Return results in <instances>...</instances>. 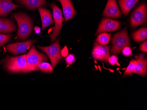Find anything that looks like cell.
<instances>
[{
	"instance_id": "277c9868",
	"label": "cell",
	"mask_w": 147,
	"mask_h": 110,
	"mask_svg": "<svg viewBox=\"0 0 147 110\" xmlns=\"http://www.w3.org/2000/svg\"><path fill=\"white\" fill-rule=\"evenodd\" d=\"M26 58L30 72L38 70L40 63L45 62L48 60L45 55L36 50L34 45L32 46L28 53L26 55Z\"/></svg>"
},
{
	"instance_id": "ba28073f",
	"label": "cell",
	"mask_w": 147,
	"mask_h": 110,
	"mask_svg": "<svg viewBox=\"0 0 147 110\" xmlns=\"http://www.w3.org/2000/svg\"><path fill=\"white\" fill-rule=\"evenodd\" d=\"M111 46H104L95 42L92 52V56L96 60L108 62L110 57L109 51Z\"/></svg>"
},
{
	"instance_id": "d4e9b609",
	"label": "cell",
	"mask_w": 147,
	"mask_h": 110,
	"mask_svg": "<svg viewBox=\"0 0 147 110\" xmlns=\"http://www.w3.org/2000/svg\"><path fill=\"white\" fill-rule=\"evenodd\" d=\"M123 55L126 57L132 55V49L129 46H126L122 50Z\"/></svg>"
},
{
	"instance_id": "9a60e30c",
	"label": "cell",
	"mask_w": 147,
	"mask_h": 110,
	"mask_svg": "<svg viewBox=\"0 0 147 110\" xmlns=\"http://www.w3.org/2000/svg\"><path fill=\"white\" fill-rule=\"evenodd\" d=\"M38 10L42 19L43 29L53 24V16L50 11L43 8H39Z\"/></svg>"
},
{
	"instance_id": "7402d4cb",
	"label": "cell",
	"mask_w": 147,
	"mask_h": 110,
	"mask_svg": "<svg viewBox=\"0 0 147 110\" xmlns=\"http://www.w3.org/2000/svg\"><path fill=\"white\" fill-rule=\"evenodd\" d=\"M38 68L42 73H51L53 71L52 65L49 63L45 62H41L38 65Z\"/></svg>"
},
{
	"instance_id": "603a6c76",
	"label": "cell",
	"mask_w": 147,
	"mask_h": 110,
	"mask_svg": "<svg viewBox=\"0 0 147 110\" xmlns=\"http://www.w3.org/2000/svg\"><path fill=\"white\" fill-rule=\"evenodd\" d=\"M11 38V35H4L0 34V47L2 46L4 44L8 42Z\"/></svg>"
},
{
	"instance_id": "8fae6325",
	"label": "cell",
	"mask_w": 147,
	"mask_h": 110,
	"mask_svg": "<svg viewBox=\"0 0 147 110\" xmlns=\"http://www.w3.org/2000/svg\"><path fill=\"white\" fill-rule=\"evenodd\" d=\"M103 15L106 17L118 19L121 17V12L118 8L115 0H108Z\"/></svg>"
},
{
	"instance_id": "ac0fdd59",
	"label": "cell",
	"mask_w": 147,
	"mask_h": 110,
	"mask_svg": "<svg viewBox=\"0 0 147 110\" xmlns=\"http://www.w3.org/2000/svg\"><path fill=\"white\" fill-rule=\"evenodd\" d=\"M139 0H119V4L124 15H128Z\"/></svg>"
},
{
	"instance_id": "5b68a950",
	"label": "cell",
	"mask_w": 147,
	"mask_h": 110,
	"mask_svg": "<svg viewBox=\"0 0 147 110\" xmlns=\"http://www.w3.org/2000/svg\"><path fill=\"white\" fill-rule=\"evenodd\" d=\"M38 47L45 52L49 57L53 68H55L59 62L62 59L61 51L59 39L49 46L44 47L38 46Z\"/></svg>"
},
{
	"instance_id": "6da1fadb",
	"label": "cell",
	"mask_w": 147,
	"mask_h": 110,
	"mask_svg": "<svg viewBox=\"0 0 147 110\" xmlns=\"http://www.w3.org/2000/svg\"><path fill=\"white\" fill-rule=\"evenodd\" d=\"M18 24L17 39L24 41L31 34L32 31V21L28 15L23 13L12 15Z\"/></svg>"
},
{
	"instance_id": "ffe728a7",
	"label": "cell",
	"mask_w": 147,
	"mask_h": 110,
	"mask_svg": "<svg viewBox=\"0 0 147 110\" xmlns=\"http://www.w3.org/2000/svg\"><path fill=\"white\" fill-rule=\"evenodd\" d=\"M111 36V34L110 33H101L97 37L96 40V42L100 45L105 46L109 42Z\"/></svg>"
},
{
	"instance_id": "7c38bea8",
	"label": "cell",
	"mask_w": 147,
	"mask_h": 110,
	"mask_svg": "<svg viewBox=\"0 0 147 110\" xmlns=\"http://www.w3.org/2000/svg\"><path fill=\"white\" fill-rule=\"evenodd\" d=\"M62 6L65 22L72 19L76 15L75 9L71 0H58Z\"/></svg>"
},
{
	"instance_id": "e0dca14e",
	"label": "cell",
	"mask_w": 147,
	"mask_h": 110,
	"mask_svg": "<svg viewBox=\"0 0 147 110\" xmlns=\"http://www.w3.org/2000/svg\"><path fill=\"white\" fill-rule=\"evenodd\" d=\"M18 3L25 6L29 9L34 10L36 8L45 5V0H16Z\"/></svg>"
},
{
	"instance_id": "cb8c5ba5",
	"label": "cell",
	"mask_w": 147,
	"mask_h": 110,
	"mask_svg": "<svg viewBox=\"0 0 147 110\" xmlns=\"http://www.w3.org/2000/svg\"><path fill=\"white\" fill-rule=\"evenodd\" d=\"M76 61L75 55L73 54H69L65 59V61L68 65H71L75 63Z\"/></svg>"
},
{
	"instance_id": "52a82bcc",
	"label": "cell",
	"mask_w": 147,
	"mask_h": 110,
	"mask_svg": "<svg viewBox=\"0 0 147 110\" xmlns=\"http://www.w3.org/2000/svg\"><path fill=\"white\" fill-rule=\"evenodd\" d=\"M147 11V5L145 3L140 5L135 10L130 19V25L132 27H136L146 23Z\"/></svg>"
},
{
	"instance_id": "30bf717a",
	"label": "cell",
	"mask_w": 147,
	"mask_h": 110,
	"mask_svg": "<svg viewBox=\"0 0 147 110\" xmlns=\"http://www.w3.org/2000/svg\"><path fill=\"white\" fill-rule=\"evenodd\" d=\"M121 24L119 21L110 19H104L99 25L95 36L105 32L117 31L119 29Z\"/></svg>"
},
{
	"instance_id": "7a4b0ae2",
	"label": "cell",
	"mask_w": 147,
	"mask_h": 110,
	"mask_svg": "<svg viewBox=\"0 0 147 110\" xmlns=\"http://www.w3.org/2000/svg\"><path fill=\"white\" fill-rule=\"evenodd\" d=\"M4 67L11 73H29L26 55L16 57H8L4 60Z\"/></svg>"
},
{
	"instance_id": "484cf974",
	"label": "cell",
	"mask_w": 147,
	"mask_h": 110,
	"mask_svg": "<svg viewBox=\"0 0 147 110\" xmlns=\"http://www.w3.org/2000/svg\"><path fill=\"white\" fill-rule=\"evenodd\" d=\"M118 61L117 57L115 55H112L109 58L108 62L111 65H114L116 64V62Z\"/></svg>"
},
{
	"instance_id": "9c48e42d",
	"label": "cell",
	"mask_w": 147,
	"mask_h": 110,
	"mask_svg": "<svg viewBox=\"0 0 147 110\" xmlns=\"http://www.w3.org/2000/svg\"><path fill=\"white\" fill-rule=\"evenodd\" d=\"M36 41L34 40H30L24 42L11 43L7 45L5 49L13 55L22 54L26 52Z\"/></svg>"
},
{
	"instance_id": "4fadbf2b",
	"label": "cell",
	"mask_w": 147,
	"mask_h": 110,
	"mask_svg": "<svg viewBox=\"0 0 147 110\" xmlns=\"http://www.w3.org/2000/svg\"><path fill=\"white\" fill-rule=\"evenodd\" d=\"M144 54H142L138 56L136 59L137 63L134 73L141 76H145L147 74V58L144 57Z\"/></svg>"
},
{
	"instance_id": "3957f363",
	"label": "cell",
	"mask_w": 147,
	"mask_h": 110,
	"mask_svg": "<svg viewBox=\"0 0 147 110\" xmlns=\"http://www.w3.org/2000/svg\"><path fill=\"white\" fill-rule=\"evenodd\" d=\"M111 43L112 47L111 53L115 55H119L125 47L130 46L127 27L114 35L111 40Z\"/></svg>"
},
{
	"instance_id": "4316f807",
	"label": "cell",
	"mask_w": 147,
	"mask_h": 110,
	"mask_svg": "<svg viewBox=\"0 0 147 110\" xmlns=\"http://www.w3.org/2000/svg\"><path fill=\"white\" fill-rule=\"evenodd\" d=\"M140 50L144 52L145 53H147V42L145 41L143 43H142L140 47Z\"/></svg>"
},
{
	"instance_id": "83f0119b",
	"label": "cell",
	"mask_w": 147,
	"mask_h": 110,
	"mask_svg": "<svg viewBox=\"0 0 147 110\" xmlns=\"http://www.w3.org/2000/svg\"><path fill=\"white\" fill-rule=\"evenodd\" d=\"M34 31H35L36 33L39 34L40 33V31H41V29L40 28L38 27H36L34 28Z\"/></svg>"
},
{
	"instance_id": "44dd1931",
	"label": "cell",
	"mask_w": 147,
	"mask_h": 110,
	"mask_svg": "<svg viewBox=\"0 0 147 110\" xmlns=\"http://www.w3.org/2000/svg\"><path fill=\"white\" fill-rule=\"evenodd\" d=\"M136 60L132 59L129 62V65L125 71L124 76H129L132 75L134 73V70L137 65Z\"/></svg>"
},
{
	"instance_id": "2e32d148",
	"label": "cell",
	"mask_w": 147,
	"mask_h": 110,
	"mask_svg": "<svg viewBox=\"0 0 147 110\" xmlns=\"http://www.w3.org/2000/svg\"><path fill=\"white\" fill-rule=\"evenodd\" d=\"M16 30L15 25L11 20L0 18V33H7Z\"/></svg>"
},
{
	"instance_id": "d6986e66",
	"label": "cell",
	"mask_w": 147,
	"mask_h": 110,
	"mask_svg": "<svg viewBox=\"0 0 147 110\" xmlns=\"http://www.w3.org/2000/svg\"><path fill=\"white\" fill-rule=\"evenodd\" d=\"M133 39L137 42H141L147 38V29L146 28H142L133 33L132 35Z\"/></svg>"
},
{
	"instance_id": "8992f818",
	"label": "cell",
	"mask_w": 147,
	"mask_h": 110,
	"mask_svg": "<svg viewBox=\"0 0 147 110\" xmlns=\"http://www.w3.org/2000/svg\"><path fill=\"white\" fill-rule=\"evenodd\" d=\"M50 7L53 9V16L55 22V26L52 29V33L49 35L51 42L53 43L56 40L57 37L61 33L64 19L62 16L61 10L55 4L52 3Z\"/></svg>"
},
{
	"instance_id": "5bb4252c",
	"label": "cell",
	"mask_w": 147,
	"mask_h": 110,
	"mask_svg": "<svg viewBox=\"0 0 147 110\" xmlns=\"http://www.w3.org/2000/svg\"><path fill=\"white\" fill-rule=\"evenodd\" d=\"M19 7L20 6L13 4L11 0H0V16L5 17L12 10Z\"/></svg>"
}]
</instances>
